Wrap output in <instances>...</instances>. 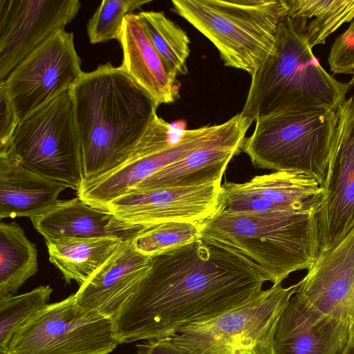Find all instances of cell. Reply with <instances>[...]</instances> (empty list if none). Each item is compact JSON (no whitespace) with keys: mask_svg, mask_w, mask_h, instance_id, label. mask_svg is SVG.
<instances>
[{"mask_svg":"<svg viewBox=\"0 0 354 354\" xmlns=\"http://www.w3.org/2000/svg\"><path fill=\"white\" fill-rule=\"evenodd\" d=\"M120 344L113 320L81 307L74 294L47 304L0 354H108Z\"/></svg>","mask_w":354,"mask_h":354,"instance_id":"9","label":"cell"},{"mask_svg":"<svg viewBox=\"0 0 354 354\" xmlns=\"http://www.w3.org/2000/svg\"><path fill=\"white\" fill-rule=\"evenodd\" d=\"M118 41L123 52L122 67L158 106L180 97V82L168 73L138 14L125 17Z\"/></svg>","mask_w":354,"mask_h":354,"instance_id":"20","label":"cell"},{"mask_svg":"<svg viewBox=\"0 0 354 354\" xmlns=\"http://www.w3.org/2000/svg\"><path fill=\"white\" fill-rule=\"evenodd\" d=\"M305 20L286 17L274 46L252 75L241 115L250 122L288 112L337 111L351 86L326 72L304 32Z\"/></svg>","mask_w":354,"mask_h":354,"instance_id":"3","label":"cell"},{"mask_svg":"<svg viewBox=\"0 0 354 354\" xmlns=\"http://www.w3.org/2000/svg\"><path fill=\"white\" fill-rule=\"evenodd\" d=\"M30 220L46 241L63 238H116L125 241L143 229L128 226L111 213L91 207L77 196L59 201L54 207Z\"/></svg>","mask_w":354,"mask_h":354,"instance_id":"21","label":"cell"},{"mask_svg":"<svg viewBox=\"0 0 354 354\" xmlns=\"http://www.w3.org/2000/svg\"><path fill=\"white\" fill-rule=\"evenodd\" d=\"M70 92L84 186L127 160L157 115L158 106L122 66L110 62L83 72Z\"/></svg>","mask_w":354,"mask_h":354,"instance_id":"2","label":"cell"},{"mask_svg":"<svg viewBox=\"0 0 354 354\" xmlns=\"http://www.w3.org/2000/svg\"><path fill=\"white\" fill-rule=\"evenodd\" d=\"M73 34L61 30L36 48L1 81L23 120L69 91L82 74Z\"/></svg>","mask_w":354,"mask_h":354,"instance_id":"10","label":"cell"},{"mask_svg":"<svg viewBox=\"0 0 354 354\" xmlns=\"http://www.w3.org/2000/svg\"><path fill=\"white\" fill-rule=\"evenodd\" d=\"M150 0H104L89 19L86 29L91 44L118 40L125 17Z\"/></svg>","mask_w":354,"mask_h":354,"instance_id":"29","label":"cell"},{"mask_svg":"<svg viewBox=\"0 0 354 354\" xmlns=\"http://www.w3.org/2000/svg\"><path fill=\"white\" fill-rule=\"evenodd\" d=\"M216 128V124H214L183 130L180 140L174 146L125 162L112 172L82 186L77 192V196L88 205L104 210L108 203L198 147Z\"/></svg>","mask_w":354,"mask_h":354,"instance_id":"19","label":"cell"},{"mask_svg":"<svg viewBox=\"0 0 354 354\" xmlns=\"http://www.w3.org/2000/svg\"><path fill=\"white\" fill-rule=\"evenodd\" d=\"M251 124L240 113H237L217 124L212 133L198 147L158 170L131 190L191 187L221 182L227 165L241 151Z\"/></svg>","mask_w":354,"mask_h":354,"instance_id":"15","label":"cell"},{"mask_svg":"<svg viewBox=\"0 0 354 354\" xmlns=\"http://www.w3.org/2000/svg\"><path fill=\"white\" fill-rule=\"evenodd\" d=\"M241 151L252 165L306 174L324 186L337 123V111L318 109L262 117Z\"/></svg>","mask_w":354,"mask_h":354,"instance_id":"6","label":"cell"},{"mask_svg":"<svg viewBox=\"0 0 354 354\" xmlns=\"http://www.w3.org/2000/svg\"><path fill=\"white\" fill-rule=\"evenodd\" d=\"M138 354H189L167 338L149 339L140 346Z\"/></svg>","mask_w":354,"mask_h":354,"instance_id":"32","label":"cell"},{"mask_svg":"<svg viewBox=\"0 0 354 354\" xmlns=\"http://www.w3.org/2000/svg\"><path fill=\"white\" fill-rule=\"evenodd\" d=\"M297 288L272 286L238 308L167 338L189 354H273L276 324Z\"/></svg>","mask_w":354,"mask_h":354,"instance_id":"7","label":"cell"},{"mask_svg":"<svg viewBox=\"0 0 354 354\" xmlns=\"http://www.w3.org/2000/svg\"><path fill=\"white\" fill-rule=\"evenodd\" d=\"M201 223L169 222L145 227L132 244L140 253L154 257L200 238Z\"/></svg>","mask_w":354,"mask_h":354,"instance_id":"28","label":"cell"},{"mask_svg":"<svg viewBox=\"0 0 354 354\" xmlns=\"http://www.w3.org/2000/svg\"><path fill=\"white\" fill-rule=\"evenodd\" d=\"M66 185L23 166L12 153L0 154V218L39 216L54 207Z\"/></svg>","mask_w":354,"mask_h":354,"instance_id":"22","label":"cell"},{"mask_svg":"<svg viewBox=\"0 0 354 354\" xmlns=\"http://www.w3.org/2000/svg\"><path fill=\"white\" fill-rule=\"evenodd\" d=\"M328 62L334 74H352L348 84L354 86V19L333 42Z\"/></svg>","mask_w":354,"mask_h":354,"instance_id":"30","label":"cell"},{"mask_svg":"<svg viewBox=\"0 0 354 354\" xmlns=\"http://www.w3.org/2000/svg\"><path fill=\"white\" fill-rule=\"evenodd\" d=\"M133 238L80 286L75 293L79 306L113 319L136 292L151 268L152 257L136 250Z\"/></svg>","mask_w":354,"mask_h":354,"instance_id":"18","label":"cell"},{"mask_svg":"<svg viewBox=\"0 0 354 354\" xmlns=\"http://www.w3.org/2000/svg\"><path fill=\"white\" fill-rule=\"evenodd\" d=\"M217 211H319L324 187L306 174L273 171L244 183L225 181Z\"/></svg>","mask_w":354,"mask_h":354,"instance_id":"14","label":"cell"},{"mask_svg":"<svg viewBox=\"0 0 354 354\" xmlns=\"http://www.w3.org/2000/svg\"><path fill=\"white\" fill-rule=\"evenodd\" d=\"M12 153L25 167L78 192L82 153L70 90L20 120Z\"/></svg>","mask_w":354,"mask_h":354,"instance_id":"8","label":"cell"},{"mask_svg":"<svg viewBox=\"0 0 354 354\" xmlns=\"http://www.w3.org/2000/svg\"><path fill=\"white\" fill-rule=\"evenodd\" d=\"M78 0H0V82L30 53L65 30Z\"/></svg>","mask_w":354,"mask_h":354,"instance_id":"13","label":"cell"},{"mask_svg":"<svg viewBox=\"0 0 354 354\" xmlns=\"http://www.w3.org/2000/svg\"><path fill=\"white\" fill-rule=\"evenodd\" d=\"M288 16L305 20L304 32L313 48L354 19V0H288Z\"/></svg>","mask_w":354,"mask_h":354,"instance_id":"26","label":"cell"},{"mask_svg":"<svg viewBox=\"0 0 354 354\" xmlns=\"http://www.w3.org/2000/svg\"><path fill=\"white\" fill-rule=\"evenodd\" d=\"M221 182L191 187L133 189L105 208L125 225L145 228L169 222L201 223L217 212Z\"/></svg>","mask_w":354,"mask_h":354,"instance_id":"12","label":"cell"},{"mask_svg":"<svg viewBox=\"0 0 354 354\" xmlns=\"http://www.w3.org/2000/svg\"><path fill=\"white\" fill-rule=\"evenodd\" d=\"M319 215L320 251L330 249L354 230V97L337 110Z\"/></svg>","mask_w":354,"mask_h":354,"instance_id":"11","label":"cell"},{"mask_svg":"<svg viewBox=\"0 0 354 354\" xmlns=\"http://www.w3.org/2000/svg\"><path fill=\"white\" fill-rule=\"evenodd\" d=\"M319 211H217L201 225L200 236L231 245L254 261L272 286L308 270L320 252Z\"/></svg>","mask_w":354,"mask_h":354,"instance_id":"4","label":"cell"},{"mask_svg":"<svg viewBox=\"0 0 354 354\" xmlns=\"http://www.w3.org/2000/svg\"><path fill=\"white\" fill-rule=\"evenodd\" d=\"M143 28L168 73L174 77L188 73L190 40L187 32L161 11L138 14Z\"/></svg>","mask_w":354,"mask_h":354,"instance_id":"25","label":"cell"},{"mask_svg":"<svg viewBox=\"0 0 354 354\" xmlns=\"http://www.w3.org/2000/svg\"><path fill=\"white\" fill-rule=\"evenodd\" d=\"M351 342L347 324L325 315L295 294L275 326L273 354H343Z\"/></svg>","mask_w":354,"mask_h":354,"instance_id":"17","label":"cell"},{"mask_svg":"<svg viewBox=\"0 0 354 354\" xmlns=\"http://www.w3.org/2000/svg\"><path fill=\"white\" fill-rule=\"evenodd\" d=\"M116 238H63L46 241L48 259L66 283H85L122 245Z\"/></svg>","mask_w":354,"mask_h":354,"instance_id":"23","label":"cell"},{"mask_svg":"<svg viewBox=\"0 0 354 354\" xmlns=\"http://www.w3.org/2000/svg\"><path fill=\"white\" fill-rule=\"evenodd\" d=\"M36 245L16 222L0 223V296L14 294L38 271Z\"/></svg>","mask_w":354,"mask_h":354,"instance_id":"24","label":"cell"},{"mask_svg":"<svg viewBox=\"0 0 354 354\" xmlns=\"http://www.w3.org/2000/svg\"><path fill=\"white\" fill-rule=\"evenodd\" d=\"M269 278L236 248L200 236L152 257L151 268L113 319L120 344L169 337L257 297Z\"/></svg>","mask_w":354,"mask_h":354,"instance_id":"1","label":"cell"},{"mask_svg":"<svg viewBox=\"0 0 354 354\" xmlns=\"http://www.w3.org/2000/svg\"><path fill=\"white\" fill-rule=\"evenodd\" d=\"M343 354H354V348H346Z\"/></svg>","mask_w":354,"mask_h":354,"instance_id":"33","label":"cell"},{"mask_svg":"<svg viewBox=\"0 0 354 354\" xmlns=\"http://www.w3.org/2000/svg\"><path fill=\"white\" fill-rule=\"evenodd\" d=\"M172 10L217 48L225 66L248 73L272 52L288 0H173Z\"/></svg>","mask_w":354,"mask_h":354,"instance_id":"5","label":"cell"},{"mask_svg":"<svg viewBox=\"0 0 354 354\" xmlns=\"http://www.w3.org/2000/svg\"><path fill=\"white\" fill-rule=\"evenodd\" d=\"M52 292L46 285L21 295L0 296V351L16 331L48 304Z\"/></svg>","mask_w":354,"mask_h":354,"instance_id":"27","label":"cell"},{"mask_svg":"<svg viewBox=\"0 0 354 354\" xmlns=\"http://www.w3.org/2000/svg\"><path fill=\"white\" fill-rule=\"evenodd\" d=\"M19 122L6 89L0 82V154L11 151L13 136Z\"/></svg>","mask_w":354,"mask_h":354,"instance_id":"31","label":"cell"},{"mask_svg":"<svg viewBox=\"0 0 354 354\" xmlns=\"http://www.w3.org/2000/svg\"><path fill=\"white\" fill-rule=\"evenodd\" d=\"M295 294L309 306L347 324L354 344V230L336 246L321 250Z\"/></svg>","mask_w":354,"mask_h":354,"instance_id":"16","label":"cell"}]
</instances>
